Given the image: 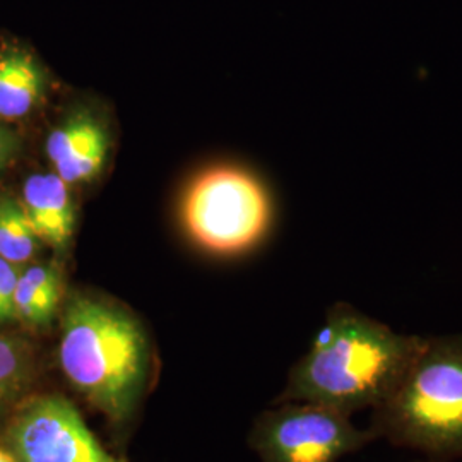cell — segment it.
Instances as JSON below:
<instances>
[{
	"instance_id": "1",
	"label": "cell",
	"mask_w": 462,
	"mask_h": 462,
	"mask_svg": "<svg viewBox=\"0 0 462 462\" xmlns=\"http://www.w3.org/2000/svg\"><path fill=\"white\" fill-rule=\"evenodd\" d=\"M425 341L337 303L291 366L276 402H314L347 416L372 411L396 389Z\"/></svg>"
},
{
	"instance_id": "2",
	"label": "cell",
	"mask_w": 462,
	"mask_h": 462,
	"mask_svg": "<svg viewBox=\"0 0 462 462\" xmlns=\"http://www.w3.org/2000/svg\"><path fill=\"white\" fill-rule=\"evenodd\" d=\"M57 358L69 385L114 429L133 423L152 382L154 360L146 330L129 310L89 293L70 295Z\"/></svg>"
},
{
	"instance_id": "3",
	"label": "cell",
	"mask_w": 462,
	"mask_h": 462,
	"mask_svg": "<svg viewBox=\"0 0 462 462\" xmlns=\"http://www.w3.org/2000/svg\"><path fill=\"white\" fill-rule=\"evenodd\" d=\"M368 429L430 459H461L462 334L427 337L396 389L372 410Z\"/></svg>"
},
{
	"instance_id": "4",
	"label": "cell",
	"mask_w": 462,
	"mask_h": 462,
	"mask_svg": "<svg viewBox=\"0 0 462 462\" xmlns=\"http://www.w3.org/2000/svg\"><path fill=\"white\" fill-rule=\"evenodd\" d=\"M271 199L261 180L238 166L206 170L189 183L180 217L199 247L235 255L255 247L271 225Z\"/></svg>"
},
{
	"instance_id": "5",
	"label": "cell",
	"mask_w": 462,
	"mask_h": 462,
	"mask_svg": "<svg viewBox=\"0 0 462 462\" xmlns=\"http://www.w3.org/2000/svg\"><path fill=\"white\" fill-rule=\"evenodd\" d=\"M370 429L314 402H274L252 425L248 444L263 462H339L370 446Z\"/></svg>"
},
{
	"instance_id": "6",
	"label": "cell",
	"mask_w": 462,
	"mask_h": 462,
	"mask_svg": "<svg viewBox=\"0 0 462 462\" xmlns=\"http://www.w3.org/2000/svg\"><path fill=\"white\" fill-rule=\"evenodd\" d=\"M4 435L16 462H127L99 444L70 399L53 393L24 397Z\"/></svg>"
},
{
	"instance_id": "7",
	"label": "cell",
	"mask_w": 462,
	"mask_h": 462,
	"mask_svg": "<svg viewBox=\"0 0 462 462\" xmlns=\"http://www.w3.org/2000/svg\"><path fill=\"white\" fill-rule=\"evenodd\" d=\"M23 208L38 238L64 252L74 233V208L67 185L57 173L33 175L24 183Z\"/></svg>"
},
{
	"instance_id": "8",
	"label": "cell",
	"mask_w": 462,
	"mask_h": 462,
	"mask_svg": "<svg viewBox=\"0 0 462 462\" xmlns=\"http://www.w3.org/2000/svg\"><path fill=\"white\" fill-rule=\"evenodd\" d=\"M62 295L64 281L59 265H30L17 276L16 317L33 329H47L59 314Z\"/></svg>"
},
{
	"instance_id": "9",
	"label": "cell",
	"mask_w": 462,
	"mask_h": 462,
	"mask_svg": "<svg viewBox=\"0 0 462 462\" xmlns=\"http://www.w3.org/2000/svg\"><path fill=\"white\" fill-rule=\"evenodd\" d=\"M45 93V72L30 51L7 49L0 53V116H28Z\"/></svg>"
},
{
	"instance_id": "10",
	"label": "cell",
	"mask_w": 462,
	"mask_h": 462,
	"mask_svg": "<svg viewBox=\"0 0 462 462\" xmlns=\"http://www.w3.org/2000/svg\"><path fill=\"white\" fill-rule=\"evenodd\" d=\"M38 364L30 343L0 336V413L17 406L36 377Z\"/></svg>"
},
{
	"instance_id": "11",
	"label": "cell",
	"mask_w": 462,
	"mask_h": 462,
	"mask_svg": "<svg viewBox=\"0 0 462 462\" xmlns=\"http://www.w3.org/2000/svg\"><path fill=\"white\" fill-rule=\"evenodd\" d=\"M42 240L23 208V202L9 196L0 198V259L9 264L30 263L38 252Z\"/></svg>"
},
{
	"instance_id": "12",
	"label": "cell",
	"mask_w": 462,
	"mask_h": 462,
	"mask_svg": "<svg viewBox=\"0 0 462 462\" xmlns=\"http://www.w3.org/2000/svg\"><path fill=\"white\" fill-rule=\"evenodd\" d=\"M99 143H108V134L98 120L88 112H78L62 122L47 139V154L50 162L57 165L59 162L70 158L72 154Z\"/></svg>"
},
{
	"instance_id": "13",
	"label": "cell",
	"mask_w": 462,
	"mask_h": 462,
	"mask_svg": "<svg viewBox=\"0 0 462 462\" xmlns=\"http://www.w3.org/2000/svg\"><path fill=\"white\" fill-rule=\"evenodd\" d=\"M110 143H99L91 148L83 149L70 158L59 162L55 166V173L67 183H83L93 180L105 165Z\"/></svg>"
},
{
	"instance_id": "14",
	"label": "cell",
	"mask_w": 462,
	"mask_h": 462,
	"mask_svg": "<svg viewBox=\"0 0 462 462\" xmlns=\"http://www.w3.org/2000/svg\"><path fill=\"white\" fill-rule=\"evenodd\" d=\"M19 267L0 259V324L16 317L14 293H16Z\"/></svg>"
},
{
	"instance_id": "15",
	"label": "cell",
	"mask_w": 462,
	"mask_h": 462,
	"mask_svg": "<svg viewBox=\"0 0 462 462\" xmlns=\"http://www.w3.org/2000/svg\"><path fill=\"white\" fill-rule=\"evenodd\" d=\"M17 148H19V141L16 135L0 124V170H4L11 163Z\"/></svg>"
},
{
	"instance_id": "16",
	"label": "cell",
	"mask_w": 462,
	"mask_h": 462,
	"mask_svg": "<svg viewBox=\"0 0 462 462\" xmlns=\"http://www.w3.org/2000/svg\"><path fill=\"white\" fill-rule=\"evenodd\" d=\"M0 462H16V459L13 457V454L7 448L0 447Z\"/></svg>"
},
{
	"instance_id": "17",
	"label": "cell",
	"mask_w": 462,
	"mask_h": 462,
	"mask_svg": "<svg viewBox=\"0 0 462 462\" xmlns=\"http://www.w3.org/2000/svg\"><path fill=\"white\" fill-rule=\"evenodd\" d=\"M416 462H448V461H440V459H427V461H416Z\"/></svg>"
}]
</instances>
